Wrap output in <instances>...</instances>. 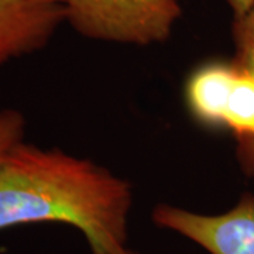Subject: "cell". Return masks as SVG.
I'll use <instances>...</instances> for the list:
<instances>
[{
  "mask_svg": "<svg viewBox=\"0 0 254 254\" xmlns=\"http://www.w3.org/2000/svg\"><path fill=\"white\" fill-rule=\"evenodd\" d=\"M131 185L106 167L24 140L0 158V230L64 223L92 254H136L128 247Z\"/></svg>",
  "mask_w": 254,
  "mask_h": 254,
  "instance_id": "obj_1",
  "label": "cell"
},
{
  "mask_svg": "<svg viewBox=\"0 0 254 254\" xmlns=\"http://www.w3.org/2000/svg\"><path fill=\"white\" fill-rule=\"evenodd\" d=\"M66 21L91 40L151 46L167 41L181 17L178 0H63Z\"/></svg>",
  "mask_w": 254,
  "mask_h": 254,
  "instance_id": "obj_2",
  "label": "cell"
},
{
  "mask_svg": "<svg viewBox=\"0 0 254 254\" xmlns=\"http://www.w3.org/2000/svg\"><path fill=\"white\" fill-rule=\"evenodd\" d=\"M153 222L209 254H254V195L246 193L233 208L219 215L160 203L153 210Z\"/></svg>",
  "mask_w": 254,
  "mask_h": 254,
  "instance_id": "obj_3",
  "label": "cell"
},
{
  "mask_svg": "<svg viewBox=\"0 0 254 254\" xmlns=\"http://www.w3.org/2000/svg\"><path fill=\"white\" fill-rule=\"evenodd\" d=\"M64 21L63 3L0 0V66L43 50Z\"/></svg>",
  "mask_w": 254,
  "mask_h": 254,
  "instance_id": "obj_4",
  "label": "cell"
},
{
  "mask_svg": "<svg viewBox=\"0 0 254 254\" xmlns=\"http://www.w3.org/2000/svg\"><path fill=\"white\" fill-rule=\"evenodd\" d=\"M236 72L232 60L202 64L190 73L185 85V102L192 118L200 125L223 127Z\"/></svg>",
  "mask_w": 254,
  "mask_h": 254,
  "instance_id": "obj_5",
  "label": "cell"
},
{
  "mask_svg": "<svg viewBox=\"0 0 254 254\" xmlns=\"http://www.w3.org/2000/svg\"><path fill=\"white\" fill-rule=\"evenodd\" d=\"M236 66V78L227 103L223 127L233 133L237 145H245L254 140V76L237 64Z\"/></svg>",
  "mask_w": 254,
  "mask_h": 254,
  "instance_id": "obj_6",
  "label": "cell"
},
{
  "mask_svg": "<svg viewBox=\"0 0 254 254\" xmlns=\"http://www.w3.org/2000/svg\"><path fill=\"white\" fill-rule=\"evenodd\" d=\"M233 38L236 54L233 61L254 76V9L243 17L235 18ZM240 167L247 175L254 177V140L245 145H237Z\"/></svg>",
  "mask_w": 254,
  "mask_h": 254,
  "instance_id": "obj_7",
  "label": "cell"
},
{
  "mask_svg": "<svg viewBox=\"0 0 254 254\" xmlns=\"http://www.w3.org/2000/svg\"><path fill=\"white\" fill-rule=\"evenodd\" d=\"M26 118L17 109L7 108L0 110V158L13 145L24 140Z\"/></svg>",
  "mask_w": 254,
  "mask_h": 254,
  "instance_id": "obj_8",
  "label": "cell"
},
{
  "mask_svg": "<svg viewBox=\"0 0 254 254\" xmlns=\"http://www.w3.org/2000/svg\"><path fill=\"white\" fill-rule=\"evenodd\" d=\"M235 18L243 17L252 9H254V0H227Z\"/></svg>",
  "mask_w": 254,
  "mask_h": 254,
  "instance_id": "obj_9",
  "label": "cell"
},
{
  "mask_svg": "<svg viewBox=\"0 0 254 254\" xmlns=\"http://www.w3.org/2000/svg\"><path fill=\"white\" fill-rule=\"evenodd\" d=\"M48 1H58V3H63V0H48Z\"/></svg>",
  "mask_w": 254,
  "mask_h": 254,
  "instance_id": "obj_10",
  "label": "cell"
}]
</instances>
